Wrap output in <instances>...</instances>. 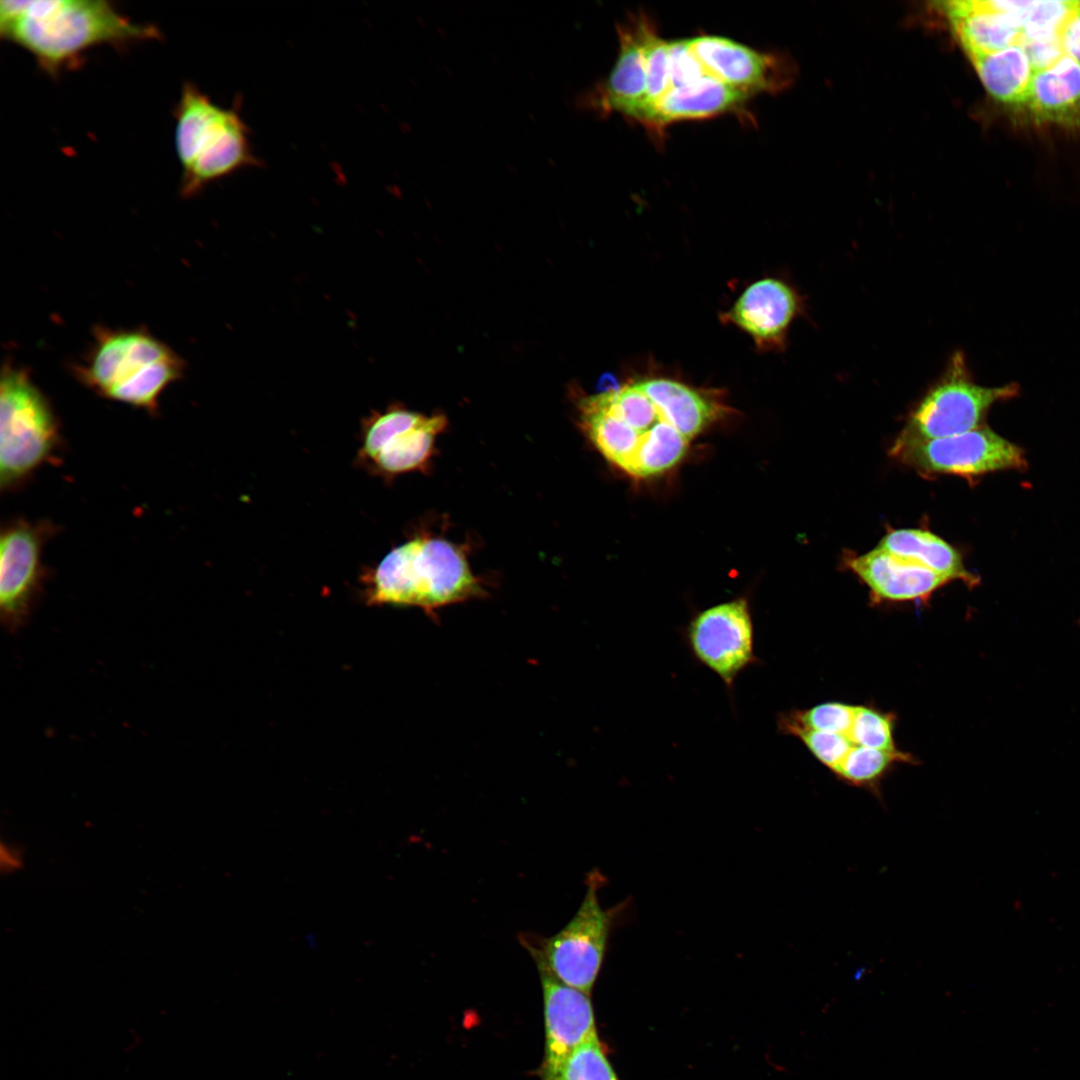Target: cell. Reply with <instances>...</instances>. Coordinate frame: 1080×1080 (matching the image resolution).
<instances>
[{"label": "cell", "mask_w": 1080, "mask_h": 1080, "mask_svg": "<svg viewBox=\"0 0 1080 1080\" xmlns=\"http://www.w3.org/2000/svg\"><path fill=\"white\" fill-rule=\"evenodd\" d=\"M579 424L610 463L635 478L666 472L728 411L720 392L643 376L584 397Z\"/></svg>", "instance_id": "6da1fadb"}, {"label": "cell", "mask_w": 1080, "mask_h": 1080, "mask_svg": "<svg viewBox=\"0 0 1080 1080\" xmlns=\"http://www.w3.org/2000/svg\"><path fill=\"white\" fill-rule=\"evenodd\" d=\"M0 35L28 51L51 77L78 66L97 46L160 38L154 25L132 22L105 0L0 1Z\"/></svg>", "instance_id": "7a4b0ae2"}, {"label": "cell", "mask_w": 1080, "mask_h": 1080, "mask_svg": "<svg viewBox=\"0 0 1080 1080\" xmlns=\"http://www.w3.org/2000/svg\"><path fill=\"white\" fill-rule=\"evenodd\" d=\"M362 581L368 604L416 606L432 618L440 608L486 594L461 548L425 535L393 548Z\"/></svg>", "instance_id": "3957f363"}, {"label": "cell", "mask_w": 1080, "mask_h": 1080, "mask_svg": "<svg viewBox=\"0 0 1080 1080\" xmlns=\"http://www.w3.org/2000/svg\"><path fill=\"white\" fill-rule=\"evenodd\" d=\"M184 369V360L145 328L107 327L94 329L88 353L73 367L79 382L96 394L151 414Z\"/></svg>", "instance_id": "277c9868"}, {"label": "cell", "mask_w": 1080, "mask_h": 1080, "mask_svg": "<svg viewBox=\"0 0 1080 1080\" xmlns=\"http://www.w3.org/2000/svg\"><path fill=\"white\" fill-rule=\"evenodd\" d=\"M180 192L194 196L208 184L259 165L238 107L224 108L185 82L173 110Z\"/></svg>", "instance_id": "5b68a950"}, {"label": "cell", "mask_w": 1080, "mask_h": 1080, "mask_svg": "<svg viewBox=\"0 0 1080 1080\" xmlns=\"http://www.w3.org/2000/svg\"><path fill=\"white\" fill-rule=\"evenodd\" d=\"M60 423L29 373L6 362L0 382V488L23 487L62 448Z\"/></svg>", "instance_id": "8992f818"}, {"label": "cell", "mask_w": 1080, "mask_h": 1080, "mask_svg": "<svg viewBox=\"0 0 1080 1080\" xmlns=\"http://www.w3.org/2000/svg\"><path fill=\"white\" fill-rule=\"evenodd\" d=\"M1019 386L1000 387L977 384L961 351L950 358L943 374L929 387L911 410L903 437L930 440L961 434L982 426L989 409L997 402L1016 397Z\"/></svg>", "instance_id": "52a82bcc"}, {"label": "cell", "mask_w": 1080, "mask_h": 1080, "mask_svg": "<svg viewBox=\"0 0 1080 1080\" xmlns=\"http://www.w3.org/2000/svg\"><path fill=\"white\" fill-rule=\"evenodd\" d=\"M601 881L598 872L588 874L583 901L559 932L547 938L530 933L519 936L525 949L538 954L556 978L589 995L604 961L615 914L599 903Z\"/></svg>", "instance_id": "ba28073f"}, {"label": "cell", "mask_w": 1080, "mask_h": 1080, "mask_svg": "<svg viewBox=\"0 0 1080 1080\" xmlns=\"http://www.w3.org/2000/svg\"><path fill=\"white\" fill-rule=\"evenodd\" d=\"M890 455L921 475L950 474L975 478L1027 466L1024 450L988 427L937 439L899 435Z\"/></svg>", "instance_id": "9c48e42d"}, {"label": "cell", "mask_w": 1080, "mask_h": 1080, "mask_svg": "<svg viewBox=\"0 0 1080 1080\" xmlns=\"http://www.w3.org/2000/svg\"><path fill=\"white\" fill-rule=\"evenodd\" d=\"M56 526L47 520H9L0 533V615L11 632L23 627L43 590L42 556Z\"/></svg>", "instance_id": "30bf717a"}, {"label": "cell", "mask_w": 1080, "mask_h": 1080, "mask_svg": "<svg viewBox=\"0 0 1080 1080\" xmlns=\"http://www.w3.org/2000/svg\"><path fill=\"white\" fill-rule=\"evenodd\" d=\"M446 425L442 415L425 416L403 407L375 412L363 423L358 459L384 477L421 470Z\"/></svg>", "instance_id": "8fae6325"}, {"label": "cell", "mask_w": 1080, "mask_h": 1080, "mask_svg": "<svg viewBox=\"0 0 1080 1080\" xmlns=\"http://www.w3.org/2000/svg\"><path fill=\"white\" fill-rule=\"evenodd\" d=\"M683 635L696 662L715 673L729 691L740 673L760 663L754 650L751 609L745 597L697 612Z\"/></svg>", "instance_id": "7c38bea8"}, {"label": "cell", "mask_w": 1080, "mask_h": 1080, "mask_svg": "<svg viewBox=\"0 0 1080 1080\" xmlns=\"http://www.w3.org/2000/svg\"><path fill=\"white\" fill-rule=\"evenodd\" d=\"M544 1000L545 1047L541 1079L550 1080L567 1056L597 1036L590 995L561 982L534 952Z\"/></svg>", "instance_id": "4fadbf2b"}, {"label": "cell", "mask_w": 1080, "mask_h": 1080, "mask_svg": "<svg viewBox=\"0 0 1080 1080\" xmlns=\"http://www.w3.org/2000/svg\"><path fill=\"white\" fill-rule=\"evenodd\" d=\"M687 43L710 76L751 96L777 92L791 80V64L783 56L716 35L696 36Z\"/></svg>", "instance_id": "5bb4252c"}, {"label": "cell", "mask_w": 1080, "mask_h": 1080, "mask_svg": "<svg viewBox=\"0 0 1080 1080\" xmlns=\"http://www.w3.org/2000/svg\"><path fill=\"white\" fill-rule=\"evenodd\" d=\"M648 19L639 12L616 25L619 52L615 65L606 79L579 97L582 109L604 116L620 113L628 118L642 103L646 93L644 34Z\"/></svg>", "instance_id": "9a60e30c"}, {"label": "cell", "mask_w": 1080, "mask_h": 1080, "mask_svg": "<svg viewBox=\"0 0 1080 1080\" xmlns=\"http://www.w3.org/2000/svg\"><path fill=\"white\" fill-rule=\"evenodd\" d=\"M801 306L800 296L791 286L764 278L748 286L721 318L743 330L760 349H782Z\"/></svg>", "instance_id": "2e32d148"}, {"label": "cell", "mask_w": 1080, "mask_h": 1080, "mask_svg": "<svg viewBox=\"0 0 1080 1080\" xmlns=\"http://www.w3.org/2000/svg\"><path fill=\"white\" fill-rule=\"evenodd\" d=\"M847 568L869 589L873 603L926 602L932 594L952 582L918 563L875 548L862 555L848 556Z\"/></svg>", "instance_id": "e0dca14e"}, {"label": "cell", "mask_w": 1080, "mask_h": 1080, "mask_svg": "<svg viewBox=\"0 0 1080 1080\" xmlns=\"http://www.w3.org/2000/svg\"><path fill=\"white\" fill-rule=\"evenodd\" d=\"M751 95L707 75L692 84L669 89L635 120L657 139L668 125L683 120H702L727 113L748 115Z\"/></svg>", "instance_id": "ac0fdd59"}, {"label": "cell", "mask_w": 1080, "mask_h": 1080, "mask_svg": "<svg viewBox=\"0 0 1080 1080\" xmlns=\"http://www.w3.org/2000/svg\"><path fill=\"white\" fill-rule=\"evenodd\" d=\"M1019 106L1038 124L1080 129V64L1063 55L1051 66L1035 71Z\"/></svg>", "instance_id": "d6986e66"}, {"label": "cell", "mask_w": 1080, "mask_h": 1080, "mask_svg": "<svg viewBox=\"0 0 1080 1080\" xmlns=\"http://www.w3.org/2000/svg\"><path fill=\"white\" fill-rule=\"evenodd\" d=\"M967 55L973 56L1017 44L1021 30L1014 18L995 9L989 1L940 2Z\"/></svg>", "instance_id": "ffe728a7"}, {"label": "cell", "mask_w": 1080, "mask_h": 1080, "mask_svg": "<svg viewBox=\"0 0 1080 1080\" xmlns=\"http://www.w3.org/2000/svg\"><path fill=\"white\" fill-rule=\"evenodd\" d=\"M877 548L918 563L951 581H962L969 588L979 583V577L967 570L959 551L928 530H890Z\"/></svg>", "instance_id": "44dd1931"}, {"label": "cell", "mask_w": 1080, "mask_h": 1080, "mask_svg": "<svg viewBox=\"0 0 1080 1080\" xmlns=\"http://www.w3.org/2000/svg\"><path fill=\"white\" fill-rule=\"evenodd\" d=\"M969 58L992 97L1006 104H1021L1030 86L1034 69L1019 43Z\"/></svg>", "instance_id": "7402d4cb"}, {"label": "cell", "mask_w": 1080, "mask_h": 1080, "mask_svg": "<svg viewBox=\"0 0 1080 1080\" xmlns=\"http://www.w3.org/2000/svg\"><path fill=\"white\" fill-rule=\"evenodd\" d=\"M916 759L902 750H878L853 746L833 774L842 782L879 794L880 784L897 764L914 763Z\"/></svg>", "instance_id": "603a6c76"}, {"label": "cell", "mask_w": 1080, "mask_h": 1080, "mask_svg": "<svg viewBox=\"0 0 1080 1080\" xmlns=\"http://www.w3.org/2000/svg\"><path fill=\"white\" fill-rule=\"evenodd\" d=\"M856 705L843 702H824L807 709H794L777 715L780 734L795 736L800 731L813 730L848 736Z\"/></svg>", "instance_id": "cb8c5ba5"}, {"label": "cell", "mask_w": 1080, "mask_h": 1080, "mask_svg": "<svg viewBox=\"0 0 1080 1080\" xmlns=\"http://www.w3.org/2000/svg\"><path fill=\"white\" fill-rule=\"evenodd\" d=\"M644 53L646 93L642 103L628 117V119L634 121L643 111L653 106L670 88L668 41L660 38L655 24L650 18L645 27Z\"/></svg>", "instance_id": "d4e9b609"}, {"label": "cell", "mask_w": 1080, "mask_h": 1080, "mask_svg": "<svg viewBox=\"0 0 1080 1080\" xmlns=\"http://www.w3.org/2000/svg\"><path fill=\"white\" fill-rule=\"evenodd\" d=\"M550 1080H619L598 1039L576 1047Z\"/></svg>", "instance_id": "484cf974"}, {"label": "cell", "mask_w": 1080, "mask_h": 1080, "mask_svg": "<svg viewBox=\"0 0 1080 1080\" xmlns=\"http://www.w3.org/2000/svg\"><path fill=\"white\" fill-rule=\"evenodd\" d=\"M896 717L870 705H856L848 734L856 746L878 750L898 749L894 739Z\"/></svg>", "instance_id": "4316f807"}, {"label": "cell", "mask_w": 1080, "mask_h": 1080, "mask_svg": "<svg viewBox=\"0 0 1080 1080\" xmlns=\"http://www.w3.org/2000/svg\"><path fill=\"white\" fill-rule=\"evenodd\" d=\"M812 756L833 773L855 746L848 736L804 730L795 734Z\"/></svg>", "instance_id": "83f0119b"}, {"label": "cell", "mask_w": 1080, "mask_h": 1080, "mask_svg": "<svg viewBox=\"0 0 1080 1080\" xmlns=\"http://www.w3.org/2000/svg\"><path fill=\"white\" fill-rule=\"evenodd\" d=\"M670 88L686 86L709 75L687 39L668 41Z\"/></svg>", "instance_id": "f1b7e54d"}, {"label": "cell", "mask_w": 1080, "mask_h": 1080, "mask_svg": "<svg viewBox=\"0 0 1080 1080\" xmlns=\"http://www.w3.org/2000/svg\"><path fill=\"white\" fill-rule=\"evenodd\" d=\"M1019 44L1028 55L1034 72L1051 66L1065 55L1059 36L1038 39L1021 38Z\"/></svg>", "instance_id": "f546056e"}, {"label": "cell", "mask_w": 1080, "mask_h": 1080, "mask_svg": "<svg viewBox=\"0 0 1080 1080\" xmlns=\"http://www.w3.org/2000/svg\"><path fill=\"white\" fill-rule=\"evenodd\" d=\"M1059 39L1064 54L1080 64V8L1078 5L1062 26Z\"/></svg>", "instance_id": "4dcf8cb0"}, {"label": "cell", "mask_w": 1080, "mask_h": 1080, "mask_svg": "<svg viewBox=\"0 0 1080 1080\" xmlns=\"http://www.w3.org/2000/svg\"><path fill=\"white\" fill-rule=\"evenodd\" d=\"M25 864L24 851L13 842L2 841L0 844V869L3 874H14Z\"/></svg>", "instance_id": "1f68e13d"}, {"label": "cell", "mask_w": 1080, "mask_h": 1080, "mask_svg": "<svg viewBox=\"0 0 1080 1080\" xmlns=\"http://www.w3.org/2000/svg\"><path fill=\"white\" fill-rule=\"evenodd\" d=\"M1077 5H1078V7L1080 8V1H1077Z\"/></svg>", "instance_id": "d6a6232c"}]
</instances>
